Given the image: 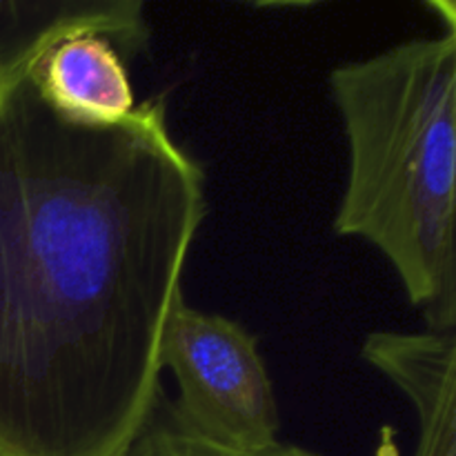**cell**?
Masks as SVG:
<instances>
[{"instance_id": "1", "label": "cell", "mask_w": 456, "mask_h": 456, "mask_svg": "<svg viewBox=\"0 0 456 456\" xmlns=\"http://www.w3.org/2000/svg\"><path fill=\"white\" fill-rule=\"evenodd\" d=\"M31 69L0 96V456H120L163 387L205 172L160 96L92 127Z\"/></svg>"}, {"instance_id": "6", "label": "cell", "mask_w": 456, "mask_h": 456, "mask_svg": "<svg viewBox=\"0 0 456 456\" xmlns=\"http://www.w3.org/2000/svg\"><path fill=\"white\" fill-rule=\"evenodd\" d=\"M74 31H96L123 58L142 53L150 25L141 0H0V69L38 58Z\"/></svg>"}, {"instance_id": "5", "label": "cell", "mask_w": 456, "mask_h": 456, "mask_svg": "<svg viewBox=\"0 0 456 456\" xmlns=\"http://www.w3.org/2000/svg\"><path fill=\"white\" fill-rule=\"evenodd\" d=\"M31 80L56 114L80 125L111 127L136 110L123 53L96 31H74L49 45Z\"/></svg>"}, {"instance_id": "4", "label": "cell", "mask_w": 456, "mask_h": 456, "mask_svg": "<svg viewBox=\"0 0 456 456\" xmlns=\"http://www.w3.org/2000/svg\"><path fill=\"white\" fill-rule=\"evenodd\" d=\"M361 354L414 408L412 456H456V334L381 330L365 337Z\"/></svg>"}, {"instance_id": "8", "label": "cell", "mask_w": 456, "mask_h": 456, "mask_svg": "<svg viewBox=\"0 0 456 456\" xmlns=\"http://www.w3.org/2000/svg\"><path fill=\"white\" fill-rule=\"evenodd\" d=\"M45 53V52H43ZM43 53H40V56H43ZM38 56V58H40ZM38 58H31V61H27V62H20V65H13V67H3V69H0V96H3L4 94V89L9 87V85L13 83V80L18 78V76L20 74H25L27 69H31V67L36 65V62H38Z\"/></svg>"}, {"instance_id": "2", "label": "cell", "mask_w": 456, "mask_h": 456, "mask_svg": "<svg viewBox=\"0 0 456 456\" xmlns=\"http://www.w3.org/2000/svg\"><path fill=\"white\" fill-rule=\"evenodd\" d=\"M350 151L334 232L372 245L428 332L456 334V25L330 71Z\"/></svg>"}, {"instance_id": "7", "label": "cell", "mask_w": 456, "mask_h": 456, "mask_svg": "<svg viewBox=\"0 0 456 456\" xmlns=\"http://www.w3.org/2000/svg\"><path fill=\"white\" fill-rule=\"evenodd\" d=\"M120 456H321L314 450L294 444H274L258 450H243L196 432L185 419L178 414L174 399L160 387L154 403L150 405L145 421L125 452Z\"/></svg>"}, {"instance_id": "3", "label": "cell", "mask_w": 456, "mask_h": 456, "mask_svg": "<svg viewBox=\"0 0 456 456\" xmlns=\"http://www.w3.org/2000/svg\"><path fill=\"white\" fill-rule=\"evenodd\" d=\"M160 368L178 381V414L218 444L258 450L279 444L281 414L258 338L243 325L185 303L174 305Z\"/></svg>"}]
</instances>
